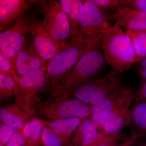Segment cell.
Listing matches in <instances>:
<instances>
[{
	"label": "cell",
	"mask_w": 146,
	"mask_h": 146,
	"mask_svg": "<svg viewBox=\"0 0 146 146\" xmlns=\"http://www.w3.org/2000/svg\"><path fill=\"white\" fill-rule=\"evenodd\" d=\"M101 46L102 44L84 55L59 82L50 88L46 92L49 98L47 100L69 96L98 76L105 66L104 56L100 49Z\"/></svg>",
	"instance_id": "obj_1"
},
{
	"label": "cell",
	"mask_w": 146,
	"mask_h": 146,
	"mask_svg": "<svg viewBox=\"0 0 146 146\" xmlns=\"http://www.w3.org/2000/svg\"><path fill=\"white\" fill-rule=\"evenodd\" d=\"M105 33L96 36L68 42L47 65V91L59 82L82 57L101 44Z\"/></svg>",
	"instance_id": "obj_2"
},
{
	"label": "cell",
	"mask_w": 146,
	"mask_h": 146,
	"mask_svg": "<svg viewBox=\"0 0 146 146\" xmlns=\"http://www.w3.org/2000/svg\"><path fill=\"white\" fill-rule=\"evenodd\" d=\"M102 48L106 62L120 74L129 70L136 63L131 39L116 22L104 35Z\"/></svg>",
	"instance_id": "obj_3"
},
{
	"label": "cell",
	"mask_w": 146,
	"mask_h": 146,
	"mask_svg": "<svg viewBox=\"0 0 146 146\" xmlns=\"http://www.w3.org/2000/svg\"><path fill=\"white\" fill-rule=\"evenodd\" d=\"M120 74L111 68L108 72L83 84L68 96L90 106L99 103L123 86Z\"/></svg>",
	"instance_id": "obj_4"
},
{
	"label": "cell",
	"mask_w": 146,
	"mask_h": 146,
	"mask_svg": "<svg viewBox=\"0 0 146 146\" xmlns=\"http://www.w3.org/2000/svg\"><path fill=\"white\" fill-rule=\"evenodd\" d=\"M46 71L38 69L20 76L17 82L15 104L27 112L35 111L34 108L41 93L46 92Z\"/></svg>",
	"instance_id": "obj_5"
},
{
	"label": "cell",
	"mask_w": 146,
	"mask_h": 146,
	"mask_svg": "<svg viewBox=\"0 0 146 146\" xmlns=\"http://www.w3.org/2000/svg\"><path fill=\"white\" fill-rule=\"evenodd\" d=\"M65 96L47 100L39 108V115L48 120L76 118L84 120L90 118L91 106L74 98Z\"/></svg>",
	"instance_id": "obj_6"
},
{
	"label": "cell",
	"mask_w": 146,
	"mask_h": 146,
	"mask_svg": "<svg viewBox=\"0 0 146 146\" xmlns=\"http://www.w3.org/2000/svg\"><path fill=\"white\" fill-rule=\"evenodd\" d=\"M40 6L44 21L53 37L60 45L64 46L70 39L71 30L68 16L56 1H35Z\"/></svg>",
	"instance_id": "obj_7"
},
{
	"label": "cell",
	"mask_w": 146,
	"mask_h": 146,
	"mask_svg": "<svg viewBox=\"0 0 146 146\" xmlns=\"http://www.w3.org/2000/svg\"><path fill=\"white\" fill-rule=\"evenodd\" d=\"M111 15L108 11L97 6L91 0L84 1L78 40L106 32L110 27L109 21Z\"/></svg>",
	"instance_id": "obj_8"
},
{
	"label": "cell",
	"mask_w": 146,
	"mask_h": 146,
	"mask_svg": "<svg viewBox=\"0 0 146 146\" xmlns=\"http://www.w3.org/2000/svg\"><path fill=\"white\" fill-rule=\"evenodd\" d=\"M30 33L29 16L25 14L11 27L0 34V51L10 58L15 68L17 55L25 45L27 36Z\"/></svg>",
	"instance_id": "obj_9"
},
{
	"label": "cell",
	"mask_w": 146,
	"mask_h": 146,
	"mask_svg": "<svg viewBox=\"0 0 146 146\" xmlns=\"http://www.w3.org/2000/svg\"><path fill=\"white\" fill-rule=\"evenodd\" d=\"M31 33L37 52L45 61L50 60L64 46L53 37L44 20L36 16H29Z\"/></svg>",
	"instance_id": "obj_10"
},
{
	"label": "cell",
	"mask_w": 146,
	"mask_h": 146,
	"mask_svg": "<svg viewBox=\"0 0 146 146\" xmlns=\"http://www.w3.org/2000/svg\"><path fill=\"white\" fill-rule=\"evenodd\" d=\"M136 96L132 88L122 86L103 100L91 106L90 118L100 130L110 112L121 105L133 102Z\"/></svg>",
	"instance_id": "obj_11"
},
{
	"label": "cell",
	"mask_w": 146,
	"mask_h": 146,
	"mask_svg": "<svg viewBox=\"0 0 146 146\" xmlns=\"http://www.w3.org/2000/svg\"><path fill=\"white\" fill-rule=\"evenodd\" d=\"M119 140L105 136L90 118L84 120L71 141L72 146H99L115 143Z\"/></svg>",
	"instance_id": "obj_12"
},
{
	"label": "cell",
	"mask_w": 146,
	"mask_h": 146,
	"mask_svg": "<svg viewBox=\"0 0 146 146\" xmlns=\"http://www.w3.org/2000/svg\"><path fill=\"white\" fill-rule=\"evenodd\" d=\"M133 102L121 105L110 112L100 130L104 135L109 138L120 139V131L131 123Z\"/></svg>",
	"instance_id": "obj_13"
},
{
	"label": "cell",
	"mask_w": 146,
	"mask_h": 146,
	"mask_svg": "<svg viewBox=\"0 0 146 146\" xmlns=\"http://www.w3.org/2000/svg\"><path fill=\"white\" fill-rule=\"evenodd\" d=\"M111 19L127 31L141 32L146 31V13L130 7L120 5L115 10Z\"/></svg>",
	"instance_id": "obj_14"
},
{
	"label": "cell",
	"mask_w": 146,
	"mask_h": 146,
	"mask_svg": "<svg viewBox=\"0 0 146 146\" xmlns=\"http://www.w3.org/2000/svg\"><path fill=\"white\" fill-rule=\"evenodd\" d=\"M34 1L0 0V30L3 31L25 14Z\"/></svg>",
	"instance_id": "obj_15"
},
{
	"label": "cell",
	"mask_w": 146,
	"mask_h": 146,
	"mask_svg": "<svg viewBox=\"0 0 146 146\" xmlns=\"http://www.w3.org/2000/svg\"><path fill=\"white\" fill-rule=\"evenodd\" d=\"M47 65L46 61L39 56L33 42L25 46L24 45L16 58V70L20 76L38 69L46 71Z\"/></svg>",
	"instance_id": "obj_16"
},
{
	"label": "cell",
	"mask_w": 146,
	"mask_h": 146,
	"mask_svg": "<svg viewBox=\"0 0 146 146\" xmlns=\"http://www.w3.org/2000/svg\"><path fill=\"white\" fill-rule=\"evenodd\" d=\"M35 113L25 111L16 104L6 105L0 109V120L3 123L21 130Z\"/></svg>",
	"instance_id": "obj_17"
},
{
	"label": "cell",
	"mask_w": 146,
	"mask_h": 146,
	"mask_svg": "<svg viewBox=\"0 0 146 146\" xmlns=\"http://www.w3.org/2000/svg\"><path fill=\"white\" fill-rule=\"evenodd\" d=\"M43 125L51 130L67 143H71V139L83 120L79 118H69L48 120L38 119Z\"/></svg>",
	"instance_id": "obj_18"
},
{
	"label": "cell",
	"mask_w": 146,
	"mask_h": 146,
	"mask_svg": "<svg viewBox=\"0 0 146 146\" xmlns=\"http://www.w3.org/2000/svg\"><path fill=\"white\" fill-rule=\"evenodd\" d=\"M43 125L36 118L33 117L24 125L21 131L29 145L31 146H39Z\"/></svg>",
	"instance_id": "obj_19"
},
{
	"label": "cell",
	"mask_w": 146,
	"mask_h": 146,
	"mask_svg": "<svg viewBox=\"0 0 146 146\" xmlns=\"http://www.w3.org/2000/svg\"><path fill=\"white\" fill-rule=\"evenodd\" d=\"M133 131L146 136V103L136 100L131 110V123Z\"/></svg>",
	"instance_id": "obj_20"
},
{
	"label": "cell",
	"mask_w": 146,
	"mask_h": 146,
	"mask_svg": "<svg viewBox=\"0 0 146 146\" xmlns=\"http://www.w3.org/2000/svg\"><path fill=\"white\" fill-rule=\"evenodd\" d=\"M18 76L0 72L1 102L8 100L16 96Z\"/></svg>",
	"instance_id": "obj_21"
},
{
	"label": "cell",
	"mask_w": 146,
	"mask_h": 146,
	"mask_svg": "<svg viewBox=\"0 0 146 146\" xmlns=\"http://www.w3.org/2000/svg\"><path fill=\"white\" fill-rule=\"evenodd\" d=\"M84 1L71 0V10L69 18L70 25V41L78 39L80 35V21Z\"/></svg>",
	"instance_id": "obj_22"
},
{
	"label": "cell",
	"mask_w": 146,
	"mask_h": 146,
	"mask_svg": "<svg viewBox=\"0 0 146 146\" xmlns=\"http://www.w3.org/2000/svg\"><path fill=\"white\" fill-rule=\"evenodd\" d=\"M130 37L136 52V62L146 58V31L141 32L127 31Z\"/></svg>",
	"instance_id": "obj_23"
},
{
	"label": "cell",
	"mask_w": 146,
	"mask_h": 146,
	"mask_svg": "<svg viewBox=\"0 0 146 146\" xmlns=\"http://www.w3.org/2000/svg\"><path fill=\"white\" fill-rule=\"evenodd\" d=\"M41 145L42 146H72L71 143L65 142L44 125L43 127Z\"/></svg>",
	"instance_id": "obj_24"
},
{
	"label": "cell",
	"mask_w": 146,
	"mask_h": 146,
	"mask_svg": "<svg viewBox=\"0 0 146 146\" xmlns=\"http://www.w3.org/2000/svg\"><path fill=\"white\" fill-rule=\"evenodd\" d=\"M0 72L18 76L16 68L12 61L0 51Z\"/></svg>",
	"instance_id": "obj_25"
},
{
	"label": "cell",
	"mask_w": 146,
	"mask_h": 146,
	"mask_svg": "<svg viewBox=\"0 0 146 146\" xmlns=\"http://www.w3.org/2000/svg\"><path fill=\"white\" fill-rule=\"evenodd\" d=\"M17 131L16 129L1 123L0 124V144L5 146Z\"/></svg>",
	"instance_id": "obj_26"
},
{
	"label": "cell",
	"mask_w": 146,
	"mask_h": 146,
	"mask_svg": "<svg viewBox=\"0 0 146 146\" xmlns=\"http://www.w3.org/2000/svg\"><path fill=\"white\" fill-rule=\"evenodd\" d=\"M146 138L143 134L133 131L129 137L125 141L119 144L115 143L104 144L99 146H132L141 138Z\"/></svg>",
	"instance_id": "obj_27"
},
{
	"label": "cell",
	"mask_w": 146,
	"mask_h": 146,
	"mask_svg": "<svg viewBox=\"0 0 146 146\" xmlns=\"http://www.w3.org/2000/svg\"><path fill=\"white\" fill-rule=\"evenodd\" d=\"M120 4L136 9L146 13V0H119Z\"/></svg>",
	"instance_id": "obj_28"
},
{
	"label": "cell",
	"mask_w": 146,
	"mask_h": 146,
	"mask_svg": "<svg viewBox=\"0 0 146 146\" xmlns=\"http://www.w3.org/2000/svg\"><path fill=\"white\" fill-rule=\"evenodd\" d=\"M93 3L100 8L107 11L110 9L115 10L116 8L121 5L119 0H91Z\"/></svg>",
	"instance_id": "obj_29"
},
{
	"label": "cell",
	"mask_w": 146,
	"mask_h": 146,
	"mask_svg": "<svg viewBox=\"0 0 146 146\" xmlns=\"http://www.w3.org/2000/svg\"><path fill=\"white\" fill-rule=\"evenodd\" d=\"M5 146H31L20 130H17Z\"/></svg>",
	"instance_id": "obj_30"
},
{
	"label": "cell",
	"mask_w": 146,
	"mask_h": 146,
	"mask_svg": "<svg viewBox=\"0 0 146 146\" xmlns=\"http://www.w3.org/2000/svg\"><path fill=\"white\" fill-rule=\"evenodd\" d=\"M136 100L143 101L146 100V81L141 80V85L137 93Z\"/></svg>",
	"instance_id": "obj_31"
},
{
	"label": "cell",
	"mask_w": 146,
	"mask_h": 146,
	"mask_svg": "<svg viewBox=\"0 0 146 146\" xmlns=\"http://www.w3.org/2000/svg\"><path fill=\"white\" fill-rule=\"evenodd\" d=\"M59 3L62 10L69 19L71 10V0H60Z\"/></svg>",
	"instance_id": "obj_32"
},
{
	"label": "cell",
	"mask_w": 146,
	"mask_h": 146,
	"mask_svg": "<svg viewBox=\"0 0 146 146\" xmlns=\"http://www.w3.org/2000/svg\"><path fill=\"white\" fill-rule=\"evenodd\" d=\"M139 74L141 80L146 81V70L139 69Z\"/></svg>",
	"instance_id": "obj_33"
},
{
	"label": "cell",
	"mask_w": 146,
	"mask_h": 146,
	"mask_svg": "<svg viewBox=\"0 0 146 146\" xmlns=\"http://www.w3.org/2000/svg\"><path fill=\"white\" fill-rule=\"evenodd\" d=\"M140 63V69L146 70V58L141 61Z\"/></svg>",
	"instance_id": "obj_34"
},
{
	"label": "cell",
	"mask_w": 146,
	"mask_h": 146,
	"mask_svg": "<svg viewBox=\"0 0 146 146\" xmlns=\"http://www.w3.org/2000/svg\"><path fill=\"white\" fill-rule=\"evenodd\" d=\"M136 146H146V142H139L136 144Z\"/></svg>",
	"instance_id": "obj_35"
},
{
	"label": "cell",
	"mask_w": 146,
	"mask_h": 146,
	"mask_svg": "<svg viewBox=\"0 0 146 146\" xmlns=\"http://www.w3.org/2000/svg\"><path fill=\"white\" fill-rule=\"evenodd\" d=\"M141 102H143L146 103V100H144L143 101Z\"/></svg>",
	"instance_id": "obj_36"
},
{
	"label": "cell",
	"mask_w": 146,
	"mask_h": 146,
	"mask_svg": "<svg viewBox=\"0 0 146 146\" xmlns=\"http://www.w3.org/2000/svg\"><path fill=\"white\" fill-rule=\"evenodd\" d=\"M0 146H4L2 145V144H0Z\"/></svg>",
	"instance_id": "obj_37"
}]
</instances>
